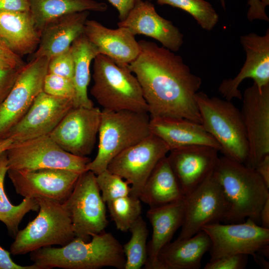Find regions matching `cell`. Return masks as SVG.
Instances as JSON below:
<instances>
[{
  "label": "cell",
  "mask_w": 269,
  "mask_h": 269,
  "mask_svg": "<svg viewBox=\"0 0 269 269\" xmlns=\"http://www.w3.org/2000/svg\"><path fill=\"white\" fill-rule=\"evenodd\" d=\"M138 42L139 54L128 67L140 84L150 118H183L202 124L195 100L201 78L169 49L152 41Z\"/></svg>",
  "instance_id": "6da1fadb"
},
{
  "label": "cell",
  "mask_w": 269,
  "mask_h": 269,
  "mask_svg": "<svg viewBox=\"0 0 269 269\" xmlns=\"http://www.w3.org/2000/svg\"><path fill=\"white\" fill-rule=\"evenodd\" d=\"M91 238L86 242L75 237L60 248H41L31 252L30 257L38 269H125L123 246L111 233L104 231Z\"/></svg>",
  "instance_id": "7a4b0ae2"
},
{
  "label": "cell",
  "mask_w": 269,
  "mask_h": 269,
  "mask_svg": "<svg viewBox=\"0 0 269 269\" xmlns=\"http://www.w3.org/2000/svg\"><path fill=\"white\" fill-rule=\"evenodd\" d=\"M214 174L230 205L225 222L240 223L246 219L260 222L269 187L256 170L223 156L219 157Z\"/></svg>",
  "instance_id": "3957f363"
},
{
  "label": "cell",
  "mask_w": 269,
  "mask_h": 269,
  "mask_svg": "<svg viewBox=\"0 0 269 269\" xmlns=\"http://www.w3.org/2000/svg\"><path fill=\"white\" fill-rule=\"evenodd\" d=\"M93 61L90 93L103 110L148 113L140 84L128 65H119L101 54Z\"/></svg>",
  "instance_id": "277c9868"
},
{
  "label": "cell",
  "mask_w": 269,
  "mask_h": 269,
  "mask_svg": "<svg viewBox=\"0 0 269 269\" xmlns=\"http://www.w3.org/2000/svg\"><path fill=\"white\" fill-rule=\"evenodd\" d=\"M150 119L146 112L102 110L97 153L86 170L99 174L118 154L150 135Z\"/></svg>",
  "instance_id": "5b68a950"
},
{
  "label": "cell",
  "mask_w": 269,
  "mask_h": 269,
  "mask_svg": "<svg viewBox=\"0 0 269 269\" xmlns=\"http://www.w3.org/2000/svg\"><path fill=\"white\" fill-rule=\"evenodd\" d=\"M195 100L206 131L216 140L223 156L245 164L249 147L240 111L231 101L198 92Z\"/></svg>",
  "instance_id": "8992f818"
},
{
  "label": "cell",
  "mask_w": 269,
  "mask_h": 269,
  "mask_svg": "<svg viewBox=\"0 0 269 269\" xmlns=\"http://www.w3.org/2000/svg\"><path fill=\"white\" fill-rule=\"evenodd\" d=\"M36 199L38 214L17 233L10 247L13 255H24L52 245L64 246L75 237L71 218L63 204Z\"/></svg>",
  "instance_id": "52a82bcc"
},
{
  "label": "cell",
  "mask_w": 269,
  "mask_h": 269,
  "mask_svg": "<svg viewBox=\"0 0 269 269\" xmlns=\"http://www.w3.org/2000/svg\"><path fill=\"white\" fill-rule=\"evenodd\" d=\"M6 153L8 169L21 171L60 168L83 173L91 161L65 151L49 134L12 143Z\"/></svg>",
  "instance_id": "ba28073f"
},
{
  "label": "cell",
  "mask_w": 269,
  "mask_h": 269,
  "mask_svg": "<svg viewBox=\"0 0 269 269\" xmlns=\"http://www.w3.org/2000/svg\"><path fill=\"white\" fill-rule=\"evenodd\" d=\"M96 177L90 170L81 173L71 194L63 203L71 218L75 237L86 242L93 235L104 232L109 223L106 203Z\"/></svg>",
  "instance_id": "9c48e42d"
},
{
  "label": "cell",
  "mask_w": 269,
  "mask_h": 269,
  "mask_svg": "<svg viewBox=\"0 0 269 269\" xmlns=\"http://www.w3.org/2000/svg\"><path fill=\"white\" fill-rule=\"evenodd\" d=\"M184 218L177 239L188 238L207 225L224 221L230 209L214 171L184 197Z\"/></svg>",
  "instance_id": "30bf717a"
},
{
  "label": "cell",
  "mask_w": 269,
  "mask_h": 269,
  "mask_svg": "<svg viewBox=\"0 0 269 269\" xmlns=\"http://www.w3.org/2000/svg\"><path fill=\"white\" fill-rule=\"evenodd\" d=\"M169 151L162 139L151 134L115 156L109 163L107 169L125 179L131 185L130 195L139 198L154 168Z\"/></svg>",
  "instance_id": "8fae6325"
},
{
  "label": "cell",
  "mask_w": 269,
  "mask_h": 269,
  "mask_svg": "<svg viewBox=\"0 0 269 269\" xmlns=\"http://www.w3.org/2000/svg\"><path fill=\"white\" fill-rule=\"evenodd\" d=\"M49 58H32L22 67L11 90L0 104V140L22 118L43 91Z\"/></svg>",
  "instance_id": "7c38bea8"
},
{
  "label": "cell",
  "mask_w": 269,
  "mask_h": 269,
  "mask_svg": "<svg viewBox=\"0 0 269 269\" xmlns=\"http://www.w3.org/2000/svg\"><path fill=\"white\" fill-rule=\"evenodd\" d=\"M204 226L202 230L211 241L210 261L234 255L254 256L269 245V229L259 226L253 220Z\"/></svg>",
  "instance_id": "4fadbf2b"
},
{
  "label": "cell",
  "mask_w": 269,
  "mask_h": 269,
  "mask_svg": "<svg viewBox=\"0 0 269 269\" xmlns=\"http://www.w3.org/2000/svg\"><path fill=\"white\" fill-rule=\"evenodd\" d=\"M240 111L249 154L245 165L255 168L269 154V85L259 89L254 83L242 95Z\"/></svg>",
  "instance_id": "5bb4252c"
},
{
  "label": "cell",
  "mask_w": 269,
  "mask_h": 269,
  "mask_svg": "<svg viewBox=\"0 0 269 269\" xmlns=\"http://www.w3.org/2000/svg\"><path fill=\"white\" fill-rule=\"evenodd\" d=\"M8 176L17 193L24 197L64 203L82 173L60 168L29 171L8 169Z\"/></svg>",
  "instance_id": "9a60e30c"
},
{
  "label": "cell",
  "mask_w": 269,
  "mask_h": 269,
  "mask_svg": "<svg viewBox=\"0 0 269 269\" xmlns=\"http://www.w3.org/2000/svg\"><path fill=\"white\" fill-rule=\"evenodd\" d=\"M101 112L94 106L73 107L49 135L65 151L87 157L95 146Z\"/></svg>",
  "instance_id": "2e32d148"
},
{
  "label": "cell",
  "mask_w": 269,
  "mask_h": 269,
  "mask_svg": "<svg viewBox=\"0 0 269 269\" xmlns=\"http://www.w3.org/2000/svg\"><path fill=\"white\" fill-rule=\"evenodd\" d=\"M73 107L72 99L54 97L42 91L4 138L18 143L48 135Z\"/></svg>",
  "instance_id": "e0dca14e"
},
{
  "label": "cell",
  "mask_w": 269,
  "mask_h": 269,
  "mask_svg": "<svg viewBox=\"0 0 269 269\" xmlns=\"http://www.w3.org/2000/svg\"><path fill=\"white\" fill-rule=\"evenodd\" d=\"M240 42L246 55L243 66L234 78L224 79L218 88L228 101L242 99L239 88L246 79H252L259 89L269 85V29L262 36L253 32L243 35Z\"/></svg>",
  "instance_id": "ac0fdd59"
},
{
  "label": "cell",
  "mask_w": 269,
  "mask_h": 269,
  "mask_svg": "<svg viewBox=\"0 0 269 269\" xmlns=\"http://www.w3.org/2000/svg\"><path fill=\"white\" fill-rule=\"evenodd\" d=\"M214 147L194 145L172 149L167 155L169 163L184 196L213 171L219 159Z\"/></svg>",
  "instance_id": "d6986e66"
},
{
  "label": "cell",
  "mask_w": 269,
  "mask_h": 269,
  "mask_svg": "<svg viewBox=\"0 0 269 269\" xmlns=\"http://www.w3.org/2000/svg\"><path fill=\"white\" fill-rule=\"evenodd\" d=\"M118 25L127 28L134 35L141 34L154 38L173 52L179 50L183 43L184 36L180 30L172 21L159 15L148 0H139Z\"/></svg>",
  "instance_id": "ffe728a7"
},
{
  "label": "cell",
  "mask_w": 269,
  "mask_h": 269,
  "mask_svg": "<svg viewBox=\"0 0 269 269\" xmlns=\"http://www.w3.org/2000/svg\"><path fill=\"white\" fill-rule=\"evenodd\" d=\"M84 34L99 54L108 57L119 65H128L139 54L138 42L126 27L110 29L96 20L87 19Z\"/></svg>",
  "instance_id": "44dd1931"
},
{
  "label": "cell",
  "mask_w": 269,
  "mask_h": 269,
  "mask_svg": "<svg viewBox=\"0 0 269 269\" xmlns=\"http://www.w3.org/2000/svg\"><path fill=\"white\" fill-rule=\"evenodd\" d=\"M151 134L162 139L170 150L194 145L213 147L219 151L220 146L203 125L183 118H150Z\"/></svg>",
  "instance_id": "7402d4cb"
},
{
  "label": "cell",
  "mask_w": 269,
  "mask_h": 269,
  "mask_svg": "<svg viewBox=\"0 0 269 269\" xmlns=\"http://www.w3.org/2000/svg\"><path fill=\"white\" fill-rule=\"evenodd\" d=\"M89 11L67 14L47 23L41 30L38 46L32 58H51L69 49L84 34Z\"/></svg>",
  "instance_id": "603a6c76"
},
{
  "label": "cell",
  "mask_w": 269,
  "mask_h": 269,
  "mask_svg": "<svg viewBox=\"0 0 269 269\" xmlns=\"http://www.w3.org/2000/svg\"><path fill=\"white\" fill-rule=\"evenodd\" d=\"M184 198L165 205L150 207L146 216L152 228V236L147 244V258L144 269H154L161 249L170 242L184 218Z\"/></svg>",
  "instance_id": "cb8c5ba5"
},
{
  "label": "cell",
  "mask_w": 269,
  "mask_h": 269,
  "mask_svg": "<svg viewBox=\"0 0 269 269\" xmlns=\"http://www.w3.org/2000/svg\"><path fill=\"white\" fill-rule=\"evenodd\" d=\"M210 246V238L203 230L188 238L177 239L160 251L154 269H199Z\"/></svg>",
  "instance_id": "d4e9b609"
},
{
  "label": "cell",
  "mask_w": 269,
  "mask_h": 269,
  "mask_svg": "<svg viewBox=\"0 0 269 269\" xmlns=\"http://www.w3.org/2000/svg\"><path fill=\"white\" fill-rule=\"evenodd\" d=\"M40 38L32 16L28 11L0 10V38L14 53H33Z\"/></svg>",
  "instance_id": "484cf974"
},
{
  "label": "cell",
  "mask_w": 269,
  "mask_h": 269,
  "mask_svg": "<svg viewBox=\"0 0 269 269\" xmlns=\"http://www.w3.org/2000/svg\"><path fill=\"white\" fill-rule=\"evenodd\" d=\"M184 197L166 155L154 168L139 199L150 207H153L182 199Z\"/></svg>",
  "instance_id": "4316f807"
},
{
  "label": "cell",
  "mask_w": 269,
  "mask_h": 269,
  "mask_svg": "<svg viewBox=\"0 0 269 269\" xmlns=\"http://www.w3.org/2000/svg\"><path fill=\"white\" fill-rule=\"evenodd\" d=\"M30 12L41 33L50 21L63 15L84 11L104 12L107 5L94 0H29Z\"/></svg>",
  "instance_id": "83f0119b"
},
{
  "label": "cell",
  "mask_w": 269,
  "mask_h": 269,
  "mask_svg": "<svg viewBox=\"0 0 269 269\" xmlns=\"http://www.w3.org/2000/svg\"><path fill=\"white\" fill-rule=\"evenodd\" d=\"M71 49L74 61L73 78L75 97L74 107L92 108V101L88 95V87L90 81V64L99 52L96 47L82 34L72 44Z\"/></svg>",
  "instance_id": "f1b7e54d"
},
{
  "label": "cell",
  "mask_w": 269,
  "mask_h": 269,
  "mask_svg": "<svg viewBox=\"0 0 269 269\" xmlns=\"http://www.w3.org/2000/svg\"><path fill=\"white\" fill-rule=\"evenodd\" d=\"M8 169L6 151L0 153V221L6 226L8 232L15 237L19 225L29 212L38 211L39 204L35 198L24 197L18 205L9 201L4 189V180Z\"/></svg>",
  "instance_id": "f546056e"
},
{
  "label": "cell",
  "mask_w": 269,
  "mask_h": 269,
  "mask_svg": "<svg viewBox=\"0 0 269 269\" xmlns=\"http://www.w3.org/2000/svg\"><path fill=\"white\" fill-rule=\"evenodd\" d=\"M129 231L131 238L123 246L126 258L125 269H140L144 266L147 258L146 241L149 233L141 216L133 223Z\"/></svg>",
  "instance_id": "4dcf8cb0"
},
{
  "label": "cell",
  "mask_w": 269,
  "mask_h": 269,
  "mask_svg": "<svg viewBox=\"0 0 269 269\" xmlns=\"http://www.w3.org/2000/svg\"><path fill=\"white\" fill-rule=\"evenodd\" d=\"M106 204L116 228L122 232L129 231L131 226L141 216L140 199L130 195L117 198Z\"/></svg>",
  "instance_id": "1f68e13d"
},
{
  "label": "cell",
  "mask_w": 269,
  "mask_h": 269,
  "mask_svg": "<svg viewBox=\"0 0 269 269\" xmlns=\"http://www.w3.org/2000/svg\"><path fill=\"white\" fill-rule=\"evenodd\" d=\"M161 5L179 8L190 14L202 28L210 31L216 25L219 15L212 5L204 0H156Z\"/></svg>",
  "instance_id": "d6a6232c"
},
{
  "label": "cell",
  "mask_w": 269,
  "mask_h": 269,
  "mask_svg": "<svg viewBox=\"0 0 269 269\" xmlns=\"http://www.w3.org/2000/svg\"><path fill=\"white\" fill-rule=\"evenodd\" d=\"M96 175L97 185L105 203L130 194L131 186L128 182L107 169Z\"/></svg>",
  "instance_id": "836d02e7"
},
{
  "label": "cell",
  "mask_w": 269,
  "mask_h": 269,
  "mask_svg": "<svg viewBox=\"0 0 269 269\" xmlns=\"http://www.w3.org/2000/svg\"><path fill=\"white\" fill-rule=\"evenodd\" d=\"M43 91L54 97L72 99L73 102L75 97L72 79L48 73L44 79Z\"/></svg>",
  "instance_id": "e575fe53"
},
{
  "label": "cell",
  "mask_w": 269,
  "mask_h": 269,
  "mask_svg": "<svg viewBox=\"0 0 269 269\" xmlns=\"http://www.w3.org/2000/svg\"><path fill=\"white\" fill-rule=\"evenodd\" d=\"M74 61L70 48L49 59L48 73L72 79L74 74Z\"/></svg>",
  "instance_id": "d590c367"
},
{
  "label": "cell",
  "mask_w": 269,
  "mask_h": 269,
  "mask_svg": "<svg viewBox=\"0 0 269 269\" xmlns=\"http://www.w3.org/2000/svg\"><path fill=\"white\" fill-rule=\"evenodd\" d=\"M248 255H234L209 261L204 269H244L248 264Z\"/></svg>",
  "instance_id": "8d00e7d4"
},
{
  "label": "cell",
  "mask_w": 269,
  "mask_h": 269,
  "mask_svg": "<svg viewBox=\"0 0 269 269\" xmlns=\"http://www.w3.org/2000/svg\"><path fill=\"white\" fill-rule=\"evenodd\" d=\"M23 66L0 67V104L11 90Z\"/></svg>",
  "instance_id": "74e56055"
},
{
  "label": "cell",
  "mask_w": 269,
  "mask_h": 269,
  "mask_svg": "<svg viewBox=\"0 0 269 269\" xmlns=\"http://www.w3.org/2000/svg\"><path fill=\"white\" fill-rule=\"evenodd\" d=\"M223 7L225 9V0H220ZM248 4L250 5L247 11V18L251 21L254 20L260 19L269 21L268 16L264 5L259 0H249Z\"/></svg>",
  "instance_id": "f35d334b"
},
{
  "label": "cell",
  "mask_w": 269,
  "mask_h": 269,
  "mask_svg": "<svg viewBox=\"0 0 269 269\" xmlns=\"http://www.w3.org/2000/svg\"><path fill=\"white\" fill-rule=\"evenodd\" d=\"M118 11L120 21L124 20L140 0H108Z\"/></svg>",
  "instance_id": "ab89813d"
},
{
  "label": "cell",
  "mask_w": 269,
  "mask_h": 269,
  "mask_svg": "<svg viewBox=\"0 0 269 269\" xmlns=\"http://www.w3.org/2000/svg\"><path fill=\"white\" fill-rule=\"evenodd\" d=\"M9 252L0 246V269H38L33 264L30 266H20L12 261Z\"/></svg>",
  "instance_id": "60d3db41"
},
{
  "label": "cell",
  "mask_w": 269,
  "mask_h": 269,
  "mask_svg": "<svg viewBox=\"0 0 269 269\" xmlns=\"http://www.w3.org/2000/svg\"><path fill=\"white\" fill-rule=\"evenodd\" d=\"M0 10L14 11H30L29 0H0Z\"/></svg>",
  "instance_id": "b9f144b4"
},
{
  "label": "cell",
  "mask_w": 269,
  "mask_h": 269,
  "mask_svg": "<svg viewBox=\"0 0 269 269\" xmlns=\"http://www.w3.org/2000/svg\"><path fill=\"white\" fill-rule=\"evenodd\" d=\"M0 58L10 60L21 66L25 64L21 57L13 52L0 38Z\"/></svg>",
  "instance_id": "7bdbcfd3"
},
{
  "label": "cell",
  "mask_w": 269,
  "mask_h": 269,
  "mask_svg": "<svg viewBox=\"0 0 269 269\" xmlns=\"http://www.w3.org/2000/svg\"><path fill=\"white\" fill-rule=\"evenodd\" d=\"M255 169L267 186L269 187V154L265 156Z\"/></svg>",
  "instance_id": "ee69618b"
},
{
  "label": "cell",
  "mask_w": 269,
  "mask_h": 269,
  "mask_svg": "<svg viewBox=\"0 0 269 269\" xmlns=\"http://www.w3.org/2000/svg\"><path fill=\"white\" fill-rule=\"evenodd\" d=\"M260 222L261 226L269 229V198L267 199L261 210Z\"/></svg>",
  "instance_id": "f6af8a7d"
},
{
  "label": "cell",
  "mask_w": 269,
  "mask_h": 269,
  "mask_svg": "<svg viewBox=\"0 0 269 269\" xmlns=\"http://www.w3.org/2000/svg\"><path fill=\"white\" fill-rule=\"evenodd\" d=\"M254 258L255 259V260L256 261L257 263H259V264L263 267L264 269H268L269 267V262L266 261L264 259V257L262 255L256 253L255 255L253 256Z\"/></svg>",
  "instance_id": "bcb514c9"
},
{
  "label": "cell",
  "mask_w": 269,
  "mask_h": 269,
  "mask_svg": "<svg viewBox=\"0 0 269 269\" xmlns=\"http://www.w3.org/2000/svg\"><path fill=\"white\" fill-rule=\"evenodd\" d=\"M12 142V140L8 138L0 140V153L8 149Z\"/></svg>",
  "instance_id": "7dc6e473"
},
{
  "label": "cell",
  "mask_w": 269,
  "mask_h": 269,
  "mask_svg": "<svg viewBox=\"0 0 269 269\" xmlns=\"http://www.w3.org/2000/svg\"><path fill=\"white\" fill-rule=\"evenodd\" d=\"M22 66L16 63L7 59L0 58V67Z\"/></svg>",
  "instance_id": "c3c4849f"
},
{
  "label": "cell",
  "mask_w": 269,
  "mask_h": 269,
  "mask_svg": "<svg viewBox=\"0 0 269 269\" xmlns=\"http://www.w3.org/2000/svg\"><path fill=\"white\" fill-rule=\"evenodd\" d=\"M265 7L269 5V0H259Z\"/></svg>",
  "instance_id": "681fc988"
}]
</instances>
